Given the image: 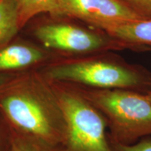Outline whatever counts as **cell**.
<instances>
[{
	"label": "cell",
	"mask_w": 151,
	"mask_h": 151,
	"mask_svg": "<svg viewBox=\"0 0 151 151\" xmlns=\"http://www.w3.org/2000/svg\"><path fill=\"white\" fill-rule=\"evenodd\" d=\"M0 113L17 134L57 151L67 122L51 81L43 73L19 74L0 90Z\"/></svg>",
	"instance_id": "1"
},
{
	"label": "cell",
	"mask_w": 151,
	"mask_h": 151,
	"mask_svg": "<svg viewBox=\"0 0 151 151\" xmlns=\"http://www.w3.org/2000/svg\"><path fill=\"white\" fill-rule=\"evenodd\" d=\"M48 80L101 89L151 91V72L111 52L76 56L49 64L41 70Z\"/></svg>",
	"instance_id": "2"
},
{
	"label": "cell",
	"mask_w": 151,
	"mask_h": 151,
	"mask_svg": "<svg viewBox=\"0 0 151 151\" xmlns=\"http://www.w3.org/2000/svg\"><path fill=\"white\" fill-rule=\"evenodd\" d=\"M71 85L102 115L110 141L132 145L151 137V102L146 94Z\"/></svg>",
	"instance_id": "3"
},
{
	"label": "cell",
	"mask_w": 151,
	"mask_h": 151,
	"mask_svg": "<svg viewBox=\"0 0 151 151\" xmlns=\"http://www.w3.org/2000/svg\"><path fill=\"white\" fill-rule=\"evenodd\" d=\"M50 81L67 122L65 139L57 151H113L99 111L71 84Z\"/></svg>",
	"instance_id": "4"
},
{
	"label": "cell",
	"mask_w": 151,
	"mask_h": 151,
	"mask_svg": "<svg viewBox=\"0 0 151 151\" xmlns=\"http://www.w3.org/2000/svg\"><path fill=\"white\" fill-rule=\"evenodd\" d=\"M35 34L46 48L78 56L113 50H148L113 37L102 30L94 32L68 23L45 24L38 28Z\"/></svg>",
	"instance_id": "5"
},
{
	"label": "cell",
	"mask_w": 151,
	"mask_h": 151,
	"mask_svg": "<svg viewBox=\"0 0 151 151\" xmlns=\"http://www.w3.org/2000/svg\"><path fill=\"white\" fill-rule=\"evenodd\" d=\"M61 5L64 16L80 19L105 32L144 19L120 0H61Z\"/></svg>",
	"instance_id": "6"
},
{
	"label": "cell",
	"mask_w": 151,
	"mask_h": 151,
	"mask_svg": "<svg viewBox=\"0 0 151 151\" xmlns=\"http://www.w3.org/2000/svg\"><path fill=\"white\" fill-rule=\"evenodd\" d=\"M46 59L44 52L32 46L11 45L4 47L0 48V73H16L27 70Z\"/></svg>",
	"instance_id": "7"
},
{
	"label": "cell",
	"mask_w": 151,
	"mask_h": 151,
	"mask_svg": "<svg viewBox=\"0 0 151 151\" xmlns=\"http://www.w3.org/2000/svg\"><path fill=\"white\" fill-rule=\"evenodd\" d=\"M106 33L136 46L147 49L151 48V18L128 22L113 28Z\"/></svg>",
	"instance_id": "8"
},
{
	"label": "cell",
	"mask_w": 151,
	"mask_h": 151,
	"mask_svg": "<svg viewBox=\"0 0 151 151\" xmlns=\"http://www.w3.org/2000/svg\"><path fill=\"white\" fill-rule=\"evenodd\" d=\"M21 27L29 19L41 13L64 16L61 0H16Z\"/></svg>",
	"instance_id": "9"
},
{
	"label": "cell",
	"mask_w": 151,
	"mask_h": 151,
	"mask_svg": "<svg viewBox=\"0 0 151 151\" xmlns=\"http://www.w3.org/2000/svg\"><path fill=\"white\" fill-rule=\"evenodd\" d=\"M20 27L16 0H0V46L10 40Z\"/></svg>",
	"instance_id": "10"
},
{
	"label": "cell",
	"mask_w": 151,
	"mask_h": 151,
	"mask_svg": "<svg viewBox=\"0 0 151 151\" xmlns=\"http://www.w3.org/2000/svg\"><path fill=\"white\" fill-rule=\"evenodd\" d=\"M13 138L12 151H54L39 144L29 138L11 132Z\"/></svg>",
	"instance_id": "11"
},
{
	"label": "cell",
	"mask_w": 151,
	"mask_h": 151,
	"mask_svg": "<svg viewBox=\"0 0 151 151\" xmlns=\"http://www.w3.org/2000/svg\"><path fill=\"white\" fill-rule=\"evenodd\" d=\"M109 141L113 151H151V137L143 138L132 145H122Z\"/></svg>",
	"instance_id": "12"
},
{
	"label": "cell",
	"mask_w": 151,
	"mask_h": 151,
	"mask_svg": "<svg viewBox=\"0 0 151 151\" xmlns=\"http://www.w3.org/2000/svg\"><path fill=\"white\" fill-rule=\"evenodd\" d=\"M12 133L0 113V151H12Z\"/></svg>",
	"instance_id": "13"
},
{
	"label": "cell",
	"mask_w": 151,
	"mask_h": 151,
	"mask_svg": "<svg viewBox=\"0 0 151 151\" xmlns=\"http://www.w3.org/2000/svg\"><path fill=\"white\" fill-rule=\"evenodd\" d=\"M143 18H151V0H120Z\"/></svg>",
	"instance_id": "14"
},
{
	"label": "cell",
	"mask_w": 151,
	"mask_h": 151,
	"mask_svg": "<svg viewBox=\"0 0 151 151\" xmlns=\"http://www.w3.org/2000/svg\"><path fill=\"white\" fill-rule=\"evenodd\" d=\"M18 75V73H0V90Z\"/></svg>",
	"instance_id": "15"
},
{
	"label": "cell",
	"mask_w": 151,
	"mask_h": 151,
	"mask_svg": "<svg viewBox=\"0 0 151 151\" xmlns=\"http://www.w3.org/2000/svg\"><path fill=\"white\" fill-rule=\"evenodd\" d=\"M146 97L148 98V99L149 100V101L151 102V91H150L147 94H146Z\"/></svg>",
	"instance_id": "16"
}]
</instances>
